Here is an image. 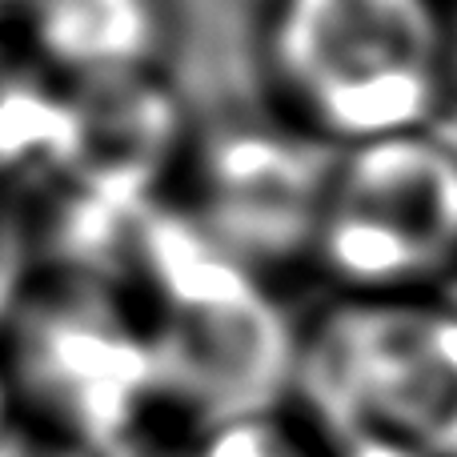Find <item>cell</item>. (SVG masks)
I'll return each instance as SVG.
<instances>
[{"mask_svg": "<svg viewBox=\"0 0 457 457\" xmlns=\"http://www.w3.org/2000/svg\"><path fill=\"white\" fill-rule=\"evenodd\" d=\"M133 289L169 426L185 442L221 421L289 410L301 321L269 277L221 249L193 213L161 201L141 213Z\"/></svg>", "mask_w": 457, "mask_h": 457, "instance_id": "1", "label": "cell"}, {"mask_svg": "<svg viewBox=\"0 0 457 457\" xmlns=\"http://www.w3.org/2000/svg\"><path fill=\"white\" fill-rule=\"evenodd\" d=\"M289 410L321 457H457V313L337 297L301 321Z\"/></svg>", "mask_w": 457, "mask_h": 457, "instance_id": "2", "label": "cell"}, {"mask_svg": "<svg viewBox=\"0 0 457 457\" xmlns=\"http://www.w3.org/2000/svg\"><path fill=\"white\" fill-rule=\"evenodd\" d=\"M0 365L24 429L40 442L177 434L149 329L120 289L56 273L29 277L0 321Z\"/></svg>", "mask_w": 457, "mask_h": 457, "instance_id": "3", "label": "cell"}, {"mask_svg": "<svg viewBox=\"0 0 457 457\" xmlns=\"http://www.w3.org/2000/svg\"><path fill=\"white\" fill-rule=\"evenodd\" d=\"M341 149L317 137H281L273 125H233L205 133L197 221L253 273L313 257Z\"/></svg>", "mask_w": 457, "mask_h": 457, "instance_id": "4", "label": "cell"}, {"mask_svg": "<svg viewBox=\"0 0 457 457\" xmlns=\"http://www.w3.org/2000/svg\"><path fill=\"white\" fill-rule=\"evenodd\" d=\"M265 61L269 80L309 109L389 69L445 72L450 24L434 0H277Z\"/></svg>", "mask_w": 457, "mask_h": 457, "instance_id": "5", "label": "cell"}, {"mask_svg": "<svg viewBox=\"0 0 457 457\" xmlns=\"http://www.w3.org/2000/svg\"><path fill=\"white\" fill-rule=\"evenodd\" d=\"M77 117V153L61 181L120 209L153 205V185L185 137L173 85L149 69L77 77L64 93Z\"/></svg>", "mask_w": 457, "mask_h": 457, "instance_id": "6", "label": "cell"}, {"mask_svg": "<svg viewBox=\"0 0 457 457\" xmlns=\"http://www.w3.org/2000/svg\"><path fill=\"white\" fill-rule=\"evenodd\" d=\"M325 201L418 245L442 281L457 269V157L429 129L345 149Z\"/></svg>", "mask_w": 457, "mask_h": 457, "instance_id": "7", "label": "cell"}, {"mask_svg": "<svg viewBox=\"0 0 457 457\" xmlns=\"http://www.w3.org/2000/svg\"><path fill=\"white\" fill-rule=\"evenodd\" d=\"M29 29L45 61L72 80L149 69L161 53L157 0H29Z\"/></svg>", "mask_w": 457, "mask_h": 457, "instance_id": "8", "label": "cell"}, {"mask_svg": "<svg viewBox=\"0 0 457 457\" xmlns=\"http://www.w3.org/2000/svg\"><path fill=\"white\" fill-rule=\"evenodd\" d=\"M181 457H321L293 410H269L209 426L185 442Z\"/></svg>", "mask_w": 457, "mask_h": 457, "instance_id": "9", "label": "cell"}, {"mask_svg": "<svg viewBox=\"0 0 457 457\" xmlns=\"http://www.w3.org/2000/svg\"><path fill=\"white\" fill-rule=\"evenodd\" d=\"M24 281H29V237H24V225L0 213V321L12 309Z\"/></svg>", "mask_w": 457, "mask_h": 457, "instance_id": "10", "label": "cell"}, {"mask_svg": "<svg viewBox=\"0 0 457 457\" xmlns=\"http://www.w3.org/2000/svg\"><path fill=\"white\" fill-rule=\"evenodd\" d=\"M29 429L21 421V410H16V397H12V386H8V373L0 365V457H16L29 445Z\"/></svg>", "mask_w": 457, "mask_h": 457, "instance_id": "11", "label": "cell"}, {"mask_svg": "<svg viewBox=\"0 0 457 457\" xmlns=\"http://www.w3.org/2000/svg\"><path fill=\"white\" fill-rule=\"evenodd\" d=\"M437 301H442L450 313H457V269H453L450 277H445L442 285H437Z\"/></svg>", "mask_w": 457, "mask_h": 457, "instance_id": "12", "label": "cell"}, {"mask_svg": "<svg viewBox=\"0 0 457 457\" xmlns=\"http://www.w3.org/2000/svg\"><path fill=\"white\" fill-rule=\"evenodd\" d=\"M445 72H450V85L457 93V21L450 24V61H445Z\"/></svg>", "mask_w": 457, "mask_h": 457, "instance_id": "13", "label": "cell"}, {"mask_svg": "<svg viewBox=\"0 0 457 457\" xmlns=\"http://www.w3.org/2000/svg\"><path fill=\"white\" fill-rule=\"evenodd\" d=\"M8 4H16V0H0V12H4V8H8Z\"/></svg>", "mask_w": 457, "mask_h": 457, "instance_id": "14", "label": "cell"}]
</instances>
